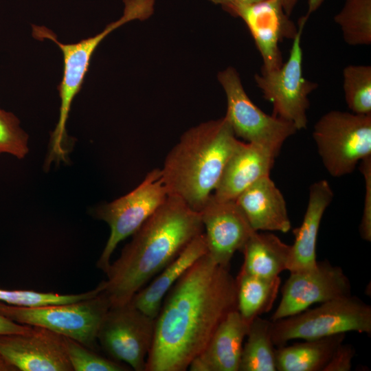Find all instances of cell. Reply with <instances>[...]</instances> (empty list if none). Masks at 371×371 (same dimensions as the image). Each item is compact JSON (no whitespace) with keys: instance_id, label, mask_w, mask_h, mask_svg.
Instances as JSON below:
<instances>
[{"instance_id":"d4e9b609","label":"cell","mask_w":371,"mask_h":371,"mask_svg":"<svg viewBox=\"0 0 371 371\" xmlns=\"http://www.w3.org/2000/svg\"><path fill=\"white\" fill-rule=\"evenodd\" d=\"M345 43L349 45L371 43V0H346L334 16Z\"/></svg>"},{"instance_id":"9a60e30c","label":"cell","mask_w":371,"mask_h":371,"mask_svg":"<svg viewBox=\"0 0 371 371\" xmlns=\"http://www.w3.org/2000/svg\"><path fill=\"white\" fill-rule=\"evenodd\" d=\"M207 254L217 265L229 269L236 251L256 232L234 200L221 201L212 194L200 211Z\"/></svg>"},{"instance_id":"30bf717a","label":"cell","mask_w":371,"mask_h":371,"mask_svg":"<svg viewBox=\"0 0 371 371\" xmlns=\"http://www.w3.org/2000/svg\"><path fill=\"white\" fill-rule=\"evenodd\" d=\"M227 99L225 115L236 137L265 147L276 155L284 142L297 131L291 123L268 115L247 94L236 69L229 67L218 74Z\"/></svg>"},{"instance_id":"e0dca14e","label":"cell","mask_w":371,"mask_h":371,"mask_svg":"<svg viewBox=\"0 0 371 371\" xmlns=\"http://www.w3.org/2000/svg\"><path fill=\"white\" fill-rule=\"evenodd\" d=\"M234 201L256 232L286 233L291 229L284 196L269 175L257 180Z\"/></svg>"},{"instance_id":"ba28073f","label":"cell","mask_w":371,"mask_h":371,"mask_svg":"<svg viewBox=\"0 0 371 371\" xmlns=\"http://www.w3.org/2000/svg\"><path fill=\"white\" fill-rule=\"evenodd\" d=\"M168 196L160 168L148 172L143 181L126 194L91 208V215L105 222L110 234L96 266L106 272L117 245L132 236L163 204Z\"/></svg>"},{"instance_id":"603a6c76","label":"cell","mask_w":371,"mask_h":371,"mask_svg":"<svg viewBox=\"0 0 371 371\" xmlns=\"http://www.w3.org/2000/svg\"><path fill=\"white\" fill-rule=\"evenodd\" d=\"M235 282L237 311L249 325L271 309L280 289L281 278L258 277L240 269Z\"/></svg>"},{"instance_id":"83f0119b","label":"cell","mask_w":371,"mask_h":371,"mask_svg":"<svg viewBox=\"0 0 371 371\" xmlns=\"http://www.w3.org/2000/svg\"><path fill=\"white\" fill-rule=\"evenodd\" d=\"M67 354L73 371H126L128 367L99 355L80 342L64 336Z\"/></svg>"},{"instance_id":"f1b7e54d","label":"cell","mask_w":371,"mask_h":371,"mask_svg":"<svg viewBox=\"0 0 371 371\" xmlns=\"http://www.w3.org/2000/svg\"><path fill=\"white\" fill-rule=\"evenodd\" d=\"M29 135L19 119L12 112L0 109V155L24 159L29 153Z\"/></svg>"},{"instance_id":"7a4b0ae2","label":"cell","mask_w":371,"mask_h":371,"mask_svg":"<svg viewBox=\"0 0 371 371\" xmlns=\"http://www.w3.org/2000/svg\"><path fill=\"white\" fill-rule=\"evenodd\" d=\"M203 232L200 212L168 194L163 204L132 234L131 240L100 282L112 306L129 302L134 295Z\"/></svg>"},{"instance_id":"d6986e66","label":"cell","mask_w":371,"mask_h":371,"mask_svg":"<svg viewBox=\"0 0 371 371\" xmlns=\"http://www.w3.org/2000/svg\"><path fill=\"white\" fill-rule=\"evenodd\" d=\"M333 198L328 182L319 180L309 188L308 205L300 227L293 230L295 240L291 245L287 270L291 272L313 269L317 264L316 243L324 212Z\"/></svg>"},{"instance_id":"836d02e7","label":"cell","mask_w":371,"mask_h":371,"mask_svg":"<svg viewBox=\"0 0 371 371\" xmlns=\"http://www.w3.org/2000/svg\"><path fill=\"white\" fill-rule=\"evenodd\" d=\"M324 0H307V12L305 16L308 19L310 15L319 8Z\"/></svg>"},{"instance_id":"1f68e13d","label":"cell","mask_w":371,"mask_h":371,"mask_svg":"<svg viewBox=\"0 0 371 371\" xmlns=\"http://www.w3.org/2000/svg\"><path fill=\"white\" fill-rule=\"evenodd\" d=\"M31 326H32L16 323L0 314V335L9 333H23L29 330Z\"/></svg>"},{"instance_id":"7402d4cb","label":"cell","mask_w":371,"mask_h":371,"mask_svg":"<svg viewBox=\"0 0 371 371\" xmlns=\"http://www.w3.org/2000/svg\"><path fill=\"white\" fill-rule=\"evenodd\" d=\"M345 337L342 333L277 347V371H323Z\"/></svg>"},{"instance_id":"4316f807","label":"cell","mask_w":371,"mask_h":371,"mask_svg":"<svg viewBox=\"0 0 371 371\" xmlns=\"http://www.w3.org/2000/svg\"><path fill=\"white\" fill-rule=\"evenodd\" d=\"M102 291V287L100 283L91 291L77 294H59L33 290H10L0 288V302L27 307L67 304L92 297Z\"/></svg>"},{"instance_id":"277c9868","label":"cell","mask_w":371,"mask_h":371,"mask_svg":"<svg viewBox=\"0 0 371 371\" xmlns=\"http://www.w3.org/2000/svg\"><path fill=\"white\" fill-rule=\"evenodd\" d=\"M124 13L118 20L109 23L99 34L74 43H63L47 27L32 25V34L35 38L52 41L60 49L63 56V78L58 87L60 99L59 117L51 135L45 161L47 166L53 161L58 163L66 160V123L71 105L81 89L92 55L98 45L116 28L133 20H145L152 15L154 10L153 0H124Z\"/></svg>"},{"instance_id":"ac0fdd59","label":"cell","mask_w":371,"mask_h":371,"mask_svg":"<svg viewBox=\"0 0 371 371\" xmlns=\"http://www.w3.org/2000/svg\"><path fill=\"white\" fill-rule=\"evenodd\" d=\"M249 325L237 310L221 322L205 348L192 361L191 371H239Z\"/></svg>"},{"instance_id":"5bb4252c","label":"cell","mask_w":371,"mask_h":371,"mask_svg":"<svg viewBox=\"0 0 371 371\" xmlns=\"http://www.w3.org/2000/svg\"><path fill=\"white\" fill-rule=\"evenodd\" d=\"M0 355L17 371H73L64 336L40 326L1 335Z\"/></svg>"},{"instance_id":"3957f363","label":"cell","mask_w":371,"mask_h":371,"mask_svg":"<svg viewBox=\"0 0 371 371\" xmlns=\"http://www.w3.org/2000/svg\"><path fill=\"white\" fill-rule=\"evenodd\" d=\"M239 141L225 116L185 131L160 168L168 194L200 212Z\"/></svg>"},{"instance_id":"9c48e42d","label":"cell","mask_w":371,"mask_h":371,"mask_svg":"<svg viewBox=\"0 0 371 371\" xmlns=\"http://www.w3.org/2000/svg\"><path fill=\"white\" fill-rule=\"evenodd\" d=\"M308 19L304 15L299 19L287 60L277 69L254 76L263 98L273 105L272 115L293 124L297 131L307 126L308 95L318 87L317 83L306 79L303 75L301 41Z\"/></svg>"},{"instance_id":"8fae6325","label":"cell","mask_w":371,"mask_h":371,"mask_svg":"<svg viewBox=\"0 0 371 371\" xmlns=\"http://www.w3.org/2000/svg\"><path fill=\"white\" fill-rule=\"evenodd\" d=\"M155 319L129 302L112 306L98 329L97 341L111 359L135 371H146L155 333Z\"/></svg>"},{"instance_id":"4fadbf2b","label":"cell","mask_w":371,"mask_h":371,"mask_svg":"<svg viewBox=\"0 0 371 371\" xmlns=\"http://www.w3.org/2000/svg\"><path fill=\"white\" fill-rule=\"evenodd\" d=\"M247 25L262 60L261 71L278 69L283 63L280 43L293 40L297 25L284 12L278 0H261L225 9Z\"/></svg>"},{"instance_id":"5b68a950","label":"cell","mask_w":371,"mask_h":371,"mask_svg":"<svg viewBox=\"0 0 371 371\" xmlns=\"http://www.w3.org/2000/svg\"><path fill=\"white\" fill-rule=\"evenodd\" d=\"M371 334V306L352 295L272 322V339L280 347L293 339H317L348 332Z\"/></svg>"},{"instance_id":"2e32d148","label":"cell","mask_w":371,"mask_h":371,"mask_svg":"<svg viewBox=\"0 0 371 371\" xmlns=\"http://www.w3.org/2000/svg\"><path fill=\"white\" fill-rule=\"evenodd\" d=\"M277 155L260 145L239 141L228 159L212 196L235 200L259 179L269 176Z\"/></svg>"},{"instance_id":"d590c367","label":"cell","mask_w":371,"mask_h":371,"mask_svg":"<svg viewBox=\"0 0 371 371\" xmlns=\"http://www.w3.org/2000/svg\"><path fill=\"white\" fill-rule=\"evenodd\" d=\"M0 371H17L16 369L8 363L1 355H0Z\"/></svg>"},{"instance_id":"d6a6232c","label":"cell","mask_w":371,"mask_h":371,"mask_svg":"<svg viewBox=\"0 0 371 371\" xmlns=\"http://www.w3.org/2000/svg\"><path fill=\"white\" fill-rule=\"evenodd\" d=\"M211 3L220 5L225 10L232 6L242 5V4H249L260 1L261 0H208Z\"/></svg>"},{"instance_id":"44dd1931","label":"cell","mask_w":371,"mask_h":371,"mask_svg":"<svg viewBox=\"0 0 371 371\" xmlns=\"http://www.w3.org/2000/svg\"><path fill=\"white\" fill-rule=\"evenodd\" d=\"M241 252L244 261L240 269L258 277L273 278L287 270L291 245L272 233L255 232Z\"/></svg>"},{"instance_id":"6da1fadb","label":"cell","mask_w":371,"mask_h":371,"mask_svg":"<svg viewBox=\"0 0 371 371\" xmlns=\"http://www.w3.org/2000/svg\"><path fill=\"white\" fill-rule=\"evenodd\" d=\"M237 310L235 278L206 254L165 296L155 318L146 371H184L221 322Z\"/></svg>"},{"instance_id":"8992f818","label":"cell","mask_w":371,"mask_h":371,"mask_svg":"<svg viewBox=\"0 0 371 371\" xmlns=\"http://www.w3.org/2000/svg\"><path fill=\"white\" fill-rule=\"evenodd\" d=\"M110 307L102 291L92 297L67 304L27 307L0 302V314L21 324L47 328L96 350L98 329Z\"/></svg>"},{"instance_id":"484cf974","label":"cell","mask_w":371,"mask_h":371,"mask_svg":"<svg viewBox=\"0 0 371 371\" xmlns=\"http://www.w3.org/2000/svg\"><path fill=\"white\" fill-rule=\"evenodd\" d=\"M343 89L348 107L357 114L371 113V67L349 65L343 69Z\"/></svg>"},{"instance_id":"ffe728a7","label":"cell","mask_w":371,"mask_h":371,"mask_svg":"<svg viewBox=\"0 0 371 371\" xmlns=\"http://www.w3.org/2000/svg\"><path fill=\"white\" fill-rule=\"evenodd\" d=\"M207 252L204 233L195 237L183 250L147 286L130 301L139 311L155 319L163 300L176 282L201 257Z\"/></svg>"},{"instance_id":"7c38bea8","label":"cell","mask_w":371,"mask_h":371,"mask_svg":"<svg viewBox=\"0 0 371 371\" xmlns=\"http://www.w3.org/2000/svg\"><path fill=\"white\" fill-rule=\"evenodd\" d=\"M281 292L272 322L300 313L315 304L350 295L351 284L340 267L323 260L317 261L313 269L291 272Z\"/></svg>"},{"instance_id":"52a82bcc","label":"cell","mask_w":371,"mask_h":371,"mask_svg":"<svg viewBox=\"0 0 371 371\" xmlns=\"http://www.w3.org/2000/svg\"><path fill=\"white\" fill-rule=\"evenodd\" d=\"M313 137L328 172L348 175L371 155V113L330 111L315 123Z\"/></svg>"},{"instance_id":"f546056e","label":"cell","mask_w":371,"mask_h":371,"mask_svg":"<svg viewBox=\"0 0 371 371\" xmlns=\"http://www.w3.org/2000/svg\"><path fill=\"white\" fill-rule=\"evenodd\" d=\"M359 169L365 181V197L362 217L359 225L361 238L371 241V155L360 161Z\"/></svg>"},{"instance_id":"4dcf8cb0","label":"cell","mask_w":371,"mask_h":371,"mask_svg":"<svg viewBox=\"0 0 371 371\" xmlns=\"http://www.w3.org/2000/svg\"><path fill=\"white\" fill-rule=\"evenodd\" d=\"M355 355V350L351 344H340L323 371H349L352 368V360Z\"/></svg>"},{"instance_id":"e575fe53","label":"cell","mask_w":371,"mask_h":371,"mask_svg":"<svg viewBox=\"0 0 371 371\" xmlns=\"http://www.w3.org/2000/svg\"><path fill=\"white\" fill-rule=\"evenodd\" d=\"M281 3L284 12L290 16L300 0H278Z\"/></svg>"},{"instance_id":"cb8c5ba5","label":"cell","mask_w":371,"mask_h":371,"mask_svg":"<svg viewBox=\"0 0 371 371\" xmlns=\"http://www.w3.org/2000/svg\"><path fill=\"white\" fill-rule=\"evenodd\" d=\"M272 321L258 317L249 324L239 371H277Z\"/></svg>"}]
</instances>
